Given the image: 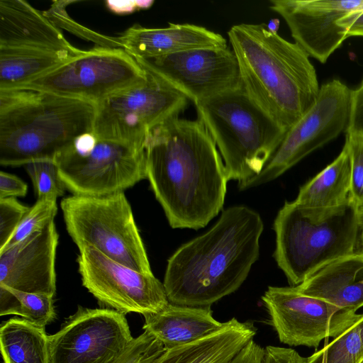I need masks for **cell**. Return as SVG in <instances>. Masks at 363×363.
<instances>
[{
    "mask_svg": "<svg viewBox=\"0 0 363 363\" xmlns=\"http://www.w3.org/2000/svg\"><path fill=\"white\" fill-rule=\"evenodd\" d=\"M146 179L173 228L198 230L222 210L228 181L222 157L199 119L172 117L145 138Z\"/></svg>",
    "mask_w": 363,
    "mask_h": 363,
    "instance_id": "obj_1",
    "label": "cell"
},
{
    "mask_svg": "<svg viewBox=\"0 0 363 363\" xmlns=\"http://www.w3.org/2000/svg\"><path fill=\"white\" fill-rule=\"evenodd\" d=\"M263 230L259 214L245 206L223 211L209 230L169 258L163 282L169 301L211 306L235 292L258 259Z\"/></svg>",
    "mask_w": 363,
    "mask_h": 363,
    "instance_id": "obj_2",
    "label": "cell"
},
{
    "mask_svg": "<svg viewBox=\"0 0 363 363\" xmlns=\"http://www.w3.org/2000/svg\"><path fill=\"white\" fill-rule=\"evenodd\" d=\"M240 85L249 98L285 130L315 103L320 86L308 55L270 32L266 23H240L228 31Z\"/></svg>",
    "mask_w": 363,
    "mask_h": 363,
    "instance_id": "obj_3",
    "label": "cell"
},
{
    "mask_svg": "<svg viewBox=\"0 0 363 363\" xmlns=\"http://www.w3.org/2000/svg\"><path fill=\"white\" fill-rule=\"evenodd\" d=\"M96 105L52 94L0 90V164L21 166L55 160L81 135L92 133Z\"/></svg>",
    "mask_w": 363,
    "mask_h": 363,
    "instance_id": "obj_4",
    "label": "cell"
},
{
    "mask_svg": "<svg viewBox=\"0 0 363 363\" xmlns=\"http://www.w3.org/2000/svg\"><path fill=\"white\" fill-rule=\"evenodd\" d=\"M274 258L292 286L342 257L357 253L358 206L350 199L331 208L285 202L274 220Z\"/></svg>",
    "mask_w": 363,
    "mask_h": 363,
    "instance_id": "obj_5",
    "label": "cell"
},
{
    "mask_svg": "<svg viewBox=\"0 0 363 363\" xmlns=\"http://www.w3.org/2000/svg\"><path fill=\"white\" fill-rule=\"evenodd\" d=\"M223 160L228 180L238 184L258 175L286 130L247 95L241 85L195 104Z\"/></svg>",
    "mask_w": 363,
    "mask_h": 363,
    "instance_id": "obj_6",
    "label": "cell"
},
{
    "mask_svg": "<svg viewBox=\"0 0 363 363\" xmlns=\"http://www.w3.org/2000/svg\"><path fill=\"white\" fill-rule=\"evenodd\" d=\"M66 229L79 251L92 247L110 259L152 274L147 252L124 191L74 195L60 203Z\"/></svg>",
    "mask_w": 363,
    "mask_h": 363,
    "instance_id": "obj_7",
    "label": "cell"
},
{
    "mask_svg": "<svg viewBox=\"0 0 363 363\" xmlns=\"http://www.w3.org/2000/svg\"><path fill=\"white\" fill-rule=\"evenodd\" d=\"M59 175L74 195L104 196L146 179L145 145L84 134L55 158Z\"/></svg>",
    "mask_w": 363,
    "mask_h": 363,
    "instance_id": "obj_8",
    "label": "cell"
},
{
    "mask_svg": "<svg viewBox=\"0 0 363 363\" xmlns=\"http://www.w3.org/2000/svg\"><path fill=\"white\" fill-rule=\"evenodd\" d=\"M147 79V71L123 48L96 46L16 89L43 91L96 105Z\"/></svg>",
    "mask_w": 363,
    "mask_h": 363,
    "instance_id": "obj_9",
    "label": "cell"
},
{
    "mask_svg": "<svg viewBox=\"0 0 363 363\" xmlns=\"http://www.w3.org/2000/svg\"><path fill=\"white\" fill-rule=\"evenodd\" d=\"M147 72L145 83L96 104L93 133L98 138L144 145L152 129L186 108L184 95Z\"/></svg>",
    "mask_w": 363,
    "mask_h": 363,
    "instance_id": "obj_10",
    "label": "cell"
},
{
    "mask_svg": "<svg viewBox=\"0 0 363 363\" xmlns=\"http://www.w3.org/2000/svg\"><path fill=\"white\" fill-rule=\"evenodd\" d=\"M352 91L338 79L321 85L313 105L286 130L262 172L238 184L239 189H250L277 179L306 156L347 130Z\"/></svg>",
    "mask_w": 363,
    "mask_h": 363,
    "instance_id": "obj_11",
    "label": "cell"
},
{
    "mask_svg": "<svg viewBox=\"0 0 363 363\" xmlns=\"http://www.w3.org/2000/svg\"><path fill=\"white\" fill-rule=\"evenodd\" d=\"M77 262L82 285L108 308L144 316L169 303L164 284L153 274L129 268L92 247L79 250Z\"/></svg>",
    "mask_w": 363,
    "mask_h": 363,
    "instance_id": "obj_12",
    "label": "cell"
},
{
    "mask_svg": "<svg viewBox=\"0 0 363 363\" xmlns=\"http://www.w3.org/2000/svg\"><path fill=\"white\" fill-rule=\"evenodd\" d=\"M133 339L125 315L79 306L49 335L50 363H112Z\"/></svg>",
    "mask_w": 363,
    "mask_h": 363,
    "instance_id": "obj_13",
    "label": "cell"
},
{
    "mask_svg": "<svg viewBox=\"0 0 363 363\" xmlns=\"http://www.w3.org/2000/svg\"><path fill=\"white\" fill-rule=\"evenodd\" d=\"M135 59L147 72L194 104L240 86L238 62L228 46Z\"/></svg>",
    "mask_w": 363,
    "mask_h": 363,
    "instance_id": "obj_14",
    "label": "cell"
},
{
    "mask_svg": "<svg viewBox=\"0 0 363 363\" xmlns=\"http://www.w3.org/2000/svg\"><path fill=\"white\" fill-rule=\"evenodd\" d=\"M262 300L279 341L289 346L318 347L347 328L358 314L300 292L296 286H269Z\"/></svg>",
    "mask_w": 363,
    "mask_h": 363,
    "instance_id": "obj_15",
    "label": "cell"
},
{
    "mask_svg": "<svg viewBox=\"0 0 363 363\" xmlns=\"http://www.w3.org/2000/svg\"><path fill=\"white\" fill-rule=\"evenodd\" d=\"M291 36L309 57L325 63L347 38L338 21L363 9V0H271Z\"/></svg>",
    "mask_w": 363,
    "mask_h": 363,
    "instance_id": "obj_16",
    "label": "cell"
},
{
    "mask_svg": "<svg viewBox=\"0 0 363 363\" xmlns=\"http://www.w3.org/2000/svg\"><path fill=\"white\" fill-rule=\"evenodd\" d=\"M58 238L52 220L42 230L0 251V285L54 296Z\"/></svg>",
    "mask_w": 363,
    "mask_h": 363,
    "instance_id": "obj_17",
    "label": "cell"
},
{
    "mask_svg": "<svg viewBox=\"0 0 363 363\" xmlns=\"http://www.w3.org/2000/svg\"><path fill=\"white\" fill-rule=\"evenodd\" d=\"M43 13L24 0L0 1V49L75 48Z\"/></svg>",
    "mask_w": 363,
    "mask_h": 363,
    "instance_id": "obj_18",
    "label": "cell"
},
{
    "mask_svg": "<svg viewBox=\"0 0 363 363\" xmlns=\"http://www.w3.org/2000/svg\"><path fill=\"white\" fill-rule=\"evenodd\" d=\"M121 48L134 58L154 57L183 50L227 47L225 38L206 27L173 23L164 28L135 24L118 36Z\"/></svg>",
    "mask_w": 363,
    "mask_h": 363,
    "instance_id": "obj_19",
    "label": "cell"
},
{
    "mask_svg": "<svg viewBox=\"0 0 363 363\" xmlns=\"http://www.w3.org/2000/svg\"><path fill=\"white\" fill-rule=\"evenodd\" d=\"M296 287L303 294L356 313L363 306V255L338 259Z\"/></svg>",
    "mask_w": 363,
    "mask_h": 363,
    "instance_id": "obj_20",
    "label": "cell"
},
{
    "mask_svg": "<svg viewBox=\"0 0 363 363\" xmlns=\"http://www.w3.org/2000/svg\"><path fill=\"white\" fill-rule=\"evenodd\" d=\"M143 330L170 349L201 340L224 325L213 315L211 306L169 303L161 311L144 315Z\"/></svg>",
    "mask_w": 363,
    "mask_h": 363,
    "instance_id": "obj_21",
    "label": "cell"
},
{
    "mask_svg": "<svg viewBox=\"0 0 363 363\" xmlns=\"http://www.w3.org/2000/svg\"><path fill=\"white\" fill-rule=\"evenodd\" d=\"M255 334L252 323L233 318L201 340L165 349L152 363H230Z\"/></svg>",
    "mask_w": 363,
    "mask_h": 363,
    "instance_id": "obj_22",
    "label": "cell"
},
{
    "mask_svg": "<svg viewBox=\"0 0 363 363\" xmlns=\"http://www.w3.org/2000/svg\"><path fill=\"white\" fill-rule=\"evenodd\" d=\"M67 50L0 49V90L16 89L84 53Z\"/></svg>",
    "mask_w": 363,
    "mask_h": 363,
    "instance_id": "obj_23",
    "label": "cell"
},
{
    "mask_svg": "<svg viewBox=\"0 0 363 363\" xmlns=\"http://www.w3.org/2000/svg\"><path fill=\"white\" fill-rule=\"evenodd\" d=\"M350 186V159L345 144L330 164L300 188L295 201L310 208L335 207L349 199Z\"/></svg>",
    "mask_w": 363,
    "mask_h": 363,
    "instance_id": "obj_24",
    "label": "cell"
},
{
    "mask_svg": "<svg viewBox=\"0 0 363 363\" xmlns=\"http://www.w3.org/2000/svg\"><path fill=\"white\" fill-rule=\"evenodd\" d=\"M45 328L18 318L1 323L0 349L4 363H50Z\"/></svg>",
    "mask_w": 363,
    "mask_h": 363,
    "instance_id": "obj_25",
    "label": "cell"
},
{
    "mask_svg": "<svg viewBox=\"0 0 363 363\" xmlns=\"http://www.w3.org/2000/svg\"><path fill=\"white\" fill-rule=\"evenodd\" d=\"M53 297L0 285V315H16L32 324L45 328L56 316Z\"/></svg>",
    "mask_w": 363,
    "mask_h": 363,
    "instance_id": "obj_26",
    "label": "cell"
},
{
    "mask_svg": "<svg viewBox=\"0 0 363 363\" xmlns=\"http://www.w3.org/2000/svg\"><path fill=\"white\" fill-rule=\"evenodd\" d=\"M363 359V313L342 333L307 357V363H360Z\"/></svg>",
    "mask_w": 363,
    "mask_h": 363,
    "instance_id": "obj_27",
    "label": "cell"
},
{
    "mask_svg": "<svg viewBox=\"0 0 363 363\" xmlns=\"http://www.w3.org/2000/svg\"><path fill=\"white\" fill-rule=\"evenodd\" d=\"M25 166L38 199L57 200L64 195L67 189L60 177L55 160H36Z\"/></svg>",
    "mask_w": 363,
    "mask_h": 363,
    "instance_id": "obj_28",
    "label": "cell"
},
{
    "mask_svg": "<svg viewBox=\"0 0 363 363\" xmlns=\"http://www.w3.org/2000/svg\"><path fill=\"white\" fill-rule=\"evenodd\" d=\"M57 213V200L38 199L24 215L12 238L4 249L16 245L34 233L42 230L50 221L54 220Z\"/></svg>",
    "mask_w": 363,
    "mask_h": 363,
    "instance_id": "obj_29",
    "label": "cell"
},
{
    "mask_svg": "<svg viewBox=\"0 0 363 363\" xmlns=\"http://www.w3.org/2000/svg\"><path fill=\"white\" fill-rule=\"evenodd\" d=\"M347 145L351 166V186L350 199L363 209V135L347 133Z\"/></svg>",
    "mask_w": 363,
    "mask_h": 363,
    "instance_id": "obj_30",
    "label": "cell"
},
{
    "mask_svg": "<svg viewBox=\"0 0 363 363\" xmlns=\"http://www.w3.org/2000/svg\"><path fill=\"white\" fill-rule=\"evenodd\" d=\"M164 350L157 339L144 330L112 363H152Z\"/></svg>",
    "mask_w": 363,
    "mask_h": 363,
    "instance_id": "obj_31",
    "label": "cell"
},
{
    "mask_svg": "<svg viewBox=\"0 0 363 363\" xmlns=\"http://www.w3.org/2000/svg\"><path fill=\"white\" fill-rule=\"evenodd\" d=\"M29 208L16 198L0 199V250L8 244Z\"/></svg>",
    "mask_w": 363,
    "mask_h": 363,
    "instance_id": "obj_32",
    "label": "cell"
},
{
    "mask_svg": "<svg viewBox=\"0 0 363 363\" xmlns=\"http://www.w3.org/2000/svg\"><path fill=\"white\" fill-rule=\"evenodd\" d=\"M346 132L363 135V82L352 91L350 113Z\"/></svg>",
    "mask_w": 363,
    "mask_h": 363,
    "instance_id": "obj_33",
    "label": "cell"
},
{
    "mask_svg": "<svg viewBox=\"0 0 363 363\" xmlns=\"http://www.w3.org/2000/svg\"><path fill=\"white\" fill-rule=\"evenodd\" d=\"M264 363H307V357L289 347L268 345L264 347Z\"/></svg>",
    "mask_w": 363,
    "mask_h": 363,
    "instance_id": "obj_34",
    "label": "cell"
},
{
    "mask_svg": "<svg viewBox=\"0 0 363 363\" xmlns=\"http://www.w3.org/2000/svg\"><path fill=\"white\" fill-rule=\"evenodd\" d=\"M27 191V184L19 177L0 172V199L23 197Z\"/></svg>",
    "mask_w": 363,
    "mask_h": 363,
    "instance_id": "obj_35",
    "label": "cell"
},
{
    "mask_svg": "<svg viewBox=\"0 0 363 363\" xmlns=\"http://www.w3.org/2000/svg\"><path fill=\"white\" fill-rule=\"evenodd\" d=\"M265 349L251 340L230 363H264Z\"/></svg>",
    "mask_w": 363,
    "mask_h": 363,
    "instance_id": "obj_36",
    "label": "cell"
},
{
    "mask_svg": "<svg viewBox=\"0 0 363 363\" xmlns=\"http://www.w3.org/2000/svg\"><path fill=\"white\" fill-rule=\"evenodd\" d=\"M337 23L345 29L347 38L363 36V9L350 13L339 20Z\"/></svg>",
    "mask_w": 363,
    "mask_h": 363,
    "instance_id": "obj_37",
    "label": "cell"
},
{
    "mask_svg": "<svg viewBox=\"0 0 363 363\" xmlns=\"http://www.w3.org/2000/svg\"><path fill=\"white\" fill-rule=\"evenodd\" d=\"M105 4L111 11L118 14H124L140 9H148L154 4V1H106Z\"/></svg>",
    "mask_w": 363,
    "mask_h": 363,
    "instance_id": "obj_38",
    "label": "cell"
},
{
    "mask_svg": "<svg viewBox=\"0 0 363 363\" xmlns=\"http://www.w3.org/2000/svg\"><path fill=\"white\" fill-rule=\"evenodd\" d=\"M360 215V234L357 254L363 255V209L359 210Z\"/></svg>",
    "mask_w": 363,
    "mask_h": 363,
    "instance_id": "obj_39",
    "label": "cell"
},
{
    "mask_svg": "<svg viewBox=\"0 0 363 363\" xmlns=\"http://www.w3.org/2000/svg\"><path fill=\"white\" fill-rule=\"evenodd\" d=\"M280 21L278 18L271 19L267 25V29L274 33H277L279 28Z\"/></svg>",
    "mask_w": 363,
    "mask_h": 363,
    "instance_id": "obj_40",
    "label": "cell"
},
{
    "mask_svg": "<svg viewBox=\"0 0 363 363\" xmlns=\"http://www.w3.org/2000/svg\"><path fill=\"white\" fill-rule=\"evenodd\" d=\"M360 363H363V359L362 360V362Z\"/></svg>",
    "mask_w": 363,
    "mask_h": 363,
    "instance_id": "obj_41",
    "label": "cell"
}]
</instances>
